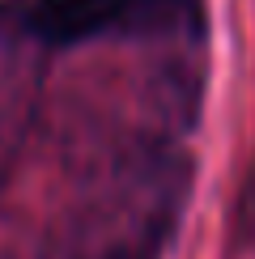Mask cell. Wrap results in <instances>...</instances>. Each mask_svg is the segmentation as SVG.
Here are the masks:
<instances>
[{
  "instance_id": "cell-1",
  "label": "cell",
  "mask_w": 255,
  "mask_h": 259,
  "mask_svg": "<svg viewBox=\"0 0 255 259\" xmlns=\"http://www.w3.org/2000/svg\"><path fill=\"white\" fill-rule=\"evenodd\" d=\"M30 30L51 47L102 34H187L204 30V0H34Z\"/></svg>"
},
{
  "instance_id": "cell-2",
  "label": "cell",
  "mask_w": 255,
  "mask_h": 259,
  "mask_svg": "<svg viewBox=\"0 0 255 259\" xmlns=\"http://www.w3.org/2000/svg\"><path fill=\"white\" fill-rule=\"evenodd\" d=\"M106 259H141V255H128V251H115V255H106Z\"/></svg>"
}]
</instances>
